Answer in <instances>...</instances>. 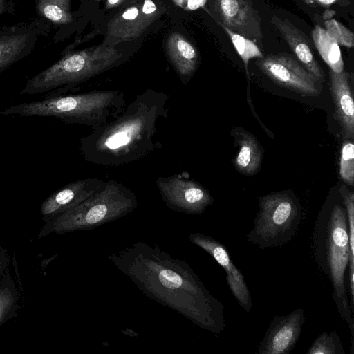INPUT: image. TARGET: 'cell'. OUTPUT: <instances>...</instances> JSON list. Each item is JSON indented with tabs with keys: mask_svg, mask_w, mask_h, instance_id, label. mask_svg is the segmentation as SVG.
Listing matches in <instances>:
<instances>
[{
	"mask_svg": "<svg viewBox=\"0 0 354 354\" xmlns=\"http://www.w3.org/2000/svg\"><path fill=\"white\" fill-rule=\"evenodd\" d=\"M125 104V95L121 91H92L66 95H48L39 101L9 106L0 114L54 117L68 124L88 126L92 131L111 121V118L117 117Z\"/></svg>",
	"mask_w": 354,
	"mask_h": 354,
	"instance_id": "obj_4",
	"label": "cell"
},
{
	"mask_svg": "<svg viewBox=\"0 0 354 354\" xmlns=\"http://www.w3.org/2000/svg\"><path fill=\"white\" fill-rule=\"evenodd\" d=\"M106 181L97 178L79 179L65 185L41 205L40 212L47 222L75 207L99 189Z\"/></svg>",
	"mask_w": 354,
	"mask_h": 354,
	"instance_id": "obj_15",
	"label": "cell"
},
{
	"mask_svg": "<svg viewBox=\"0 0 354 354\" xmlns=\"http://www.w3.org/2000/svg\"><path fill=\"white\" fill-rule=\"evenodd\" d=\"M19 299L16 283L7 268L0 277V326L17 315Z\"/></svg>",
	"mask_w": 354,
	"mask_h": 354,
	"instance_id": "obj_23",
	"label": "cell"
},
{
	"mask_svg": "<svg viewBox=\"0 0 354 354\" xmlns=\"http://www.w3.org/2000/svg\"><path fill=\"white\" fill-rule=\"evenodd\" d=\"M259 68L275 84L304 96L320 94L313 75L293 56L286 53L268 55L257 61Z\"/></svg>",
	"mask_w": 354,
	"mask_h": 354,
	"instance_id": "obj_9",
	"label": "cell"
},
{
	"mask_svg": "<svg viewBox=\"0 0 354 354\" xmlns=\"http://www.w3.org/2000/svg\"><path fill=\"white\" fill-rule=\"evenodd\" d=\"M9 261L8 251L3 247L0 246V277L8 268Z\"/></svg>",
	"mask_w": 354,
	"mask_h": 354,
	"instance_id": "obj_30",
	"label": "cell"
},
{
	"mask_svg": "<svg viewBox=\"0 0 354 354\" xmlns=\"http://www.w3.org/2000/svg\"><path fill=\"white\" fill-rule=\"evenodd\" d=\"M168 57L180 77L182 82L186 84L187 79L196 70L198 55L195 47L181 34H171L166 42Z\"/></svg>",
	"mask_w": 354,
	"mask_h": 354,
	"instance_id": "obj_19",
	"label": "cell"
},
{
	"mask_svg": "<svg viewBox=\"0 0 354 354\" xmlns=\"http://www.w3.org/2000/svg\"><path fill=\"white\" fill-rule=\"evenodd\" d=\"M123 57L122 51L104 44L80 51H64L57 62L29 79L19 94L66 91L115 67Z\"/></svg>",
	"mask_w": 354,
	"mask_h": 354,
	"instance_id": "obj_6",
	"label": "cell"
},
{
	"mask_svg": "<svg viewBox=\"0 0 354 354\" xmlns=\"http://www.w3.org/2000/svg\"><path fill=\"white\" fill-rule=\"evenodd\" d=\"M221 25L251 40L263 38L261 17L249 0H216Z\"/></svg>",
	"mask_w": 354,
	"mask_h": 354,
	"instance_id": "obj_14",
	"label": "cell"
},
{
	"mask_svg": "<svg viewBox=\"0 0 354 354\" xmlns=\"http://www.w3.org/2000/svg\"><path fill=\"white\" fill-rule=\"evenodd\" d=\"M189 240L209 254L224 269L227 285L238 304L250 312L252 297L244 276L233 263L226 248L214 238L199 232H191Z\"/></svg>",
	"mask_w": 354,
	"mask_h": 354,
	"instance_id": "obj_12",
	"label": "cell"
},
{
	"mask_svg": "<svg viewBox=\"0 0 354 354\" xmlns=\"http://www.w3.org/2000/svg\"><path fill=\"white\" fill-rule=\"evenodd\" d=\"M47 33L35 19L0 29V73L28 55L34 49L39 35Z\"/></svg>",
	"mask_w": 354,
	"mask_h": 354,
	"instance_id": "obj_11",
	"label": "cell"
},
{
	"mask_svg": "<svg viewBox=\"0 0 354 354\" xmlns=\"http://www.w3.org/2000/svg\"><path fill=\"white\" fill-rule=\"evenodd\" d=\"M137 207L135 192L122 183L109 180L75 207L48 221L39 236L90 230L122 218Z\"/></svg>",
	"mask_w": 354,
	"mask_h": 354,
	"instance_id": "obj_5",
	"label": "cell"
},
{
	"mask_svg": "<svg viewBox=\"0 0 354 354\" xmlns=\"http://www.w3.org/2000/svg\"><path fill=\"white\" fill-rule=\"evenodd\" d=\"M307 354H345L341 338L336 331L322 333L313 342Z\"/></svg>",
	"mask_w": 354,
	"mask_h": 354,
	"instance_id": "obj_25",
	"label": "cell"
},
{
	"mask_svg": "<svg viewBox=\"0 0 354 354\" xmlns=\"http://www.w3.org/2000/svg\"><path fill=\"white\" fill-rule=\"evenodd\" d=\"M169 96L147 88L113 120L92 130L80 140L84 159L92 164L118 167L140 160L151 153L157 144L154 136L160 118H167Z\"/></svg>",
	"mask_w": 354,
	"mask_h": 354,
	"instance_id": "obj_2",
	"label": "cell"
},
{
	"mask_svg": "<svg viewBox=\"0 0 354 354\" xmlns=\"http://www.w3.org/2000/svg\"><path fill=\"white\" fill-rule=\"evenodd\" d=\"M305 322L304 310L276 315L268 326L258 348V354H289L295 348Z\"/></svg>",
	"mask_w": 354,
	"mask_h": 354,
	"instance_id": "obj_13",
	"label": "cell"
},
{
	"mask_svg": "<svg viewBox=\"0 0 354 354\" xmlns=\"http://www.w3.org/2000/svg\"><path fill=\"white\" fill-rule=\"evenodd\" d=\"M326 31L339 45L352 48L354 46L353 33L340 22L335 20H326L324 22Z\"/></svg>",
	"mask_w": 354,
	"mask_h": 354,
	"instance_id": "obj_27",
	"label": "cell"
},
{
	"mask_svg": "<svg viewBox=\"0 0 354 354\" xmlns=\"http://www.w3.org/2000/svg\"><path fill=\"white\" fill-rule=\"evenodd\" d=\"M230 37L236 52L242 59L248 76V63L253 58H263L264 56L259 48L251 39L233 32L225 26L221 25Z\"/></svg>",
	"mask_w": 354,
	"mask_h": 354,
	"instance_id": "obj_24",
	"label": "cell"
},
{
	"mask_svg": "<svg viewBox=\"0 0 354 354\" xmlns=\"http://www.w3.org/2000/svg\"><path fill=\"white\" fill-rule=\"evenodd\" d=\"M341 0H303L308 5H316L318 6L327 7L334 3H339Z\"/></svg>",
	"mask_w": 354,
	"mask_h": 354,
	"instance_id": "obj_31",
	"label": "cell"
},
{
	"mask_svg": "<svg viewBox=\"0 0 354 354\" xmlns=\"http://www.w3.org/2000/svg\"><path fill=\"white\" fill-rule=\"evenodd\" d=\"M249 242L262 249L286 245L296 234L301 218V208L291 193L279 192L262 196Z\"/></svg>",
	"mask_w": 354,
	"mask_h": 354,
	"instance_id": "obj_7",
	"label": "cell"
},
{
	"mask_svg": "<svg viewBox=\"0 0 354 354\" xmlns=\"http://www.w3.org/2000/svg\"><path fill=\"white\" fill-rule=\"evenodd\" d=\"M145 295L213 333L225 328L224 307L190 266L157 245L136 242L108 256Z\"/></svg>",
	"mask_w": 354,
	"mask_h": 354,
	"instance_id": "obj_1",
	"label": "cell"
},
{
	"mask_svg": "<svg viewBox=\"0 0 354 354\" xmlns=\"http://www.w3.org/2000/svg\"><path fill=\"white\" fill-rule=\"evenodd\" d=\"M95 1H97V2H98V1H100V0H95Z\"/></svg>",
	"mask_w": 354,
	"mask_h": 354,
	"instance_id": "obj_33",
	"label": "cell"
},
{
	"mask_svg": "<svg viewBox=\"0 0 354 354\" xmlns=\"http://www.w3.org/2000/svg\"><path fill=\"white\" fill-rule=\"evenodd\" d=\"M14 0H0V18L14 12Z\"/></svg>",
	"mask_w": 354,
	"mask_h": 354,
	"instance_id": "obj_29",
	"label": "cell"
},
{
	"mask_svg": "<svg viewBox=\"0 0 354 354\" xmlns=\"http://www.w3.org/2000/svg\"><path fill=\"white\" fill-rule=\"evenodd\" d=\"M160 12L152 0L128 7L118 12L108 24L104 44L118 43L138 38L158 19Z\"/></svg>",
	"mask_w": 354,
	"mask_h": 354,
	"instance_id": "obj_10",
	"label": "cell"
},
{
	"mask_svg": "<svg viewBox=\"0 0 354 354\" xmlns=\"http://www.w3.org/2000/svg\"><path fill=\"white\" fill-rule=\"evenodd\" d=\"M348 72L330 70V91L334 104V118L338 122L344 139L354 140V102Z\"/></svg>",
	"mask_w": 354,
	"mask_h": 354,
	"instance_id": "obj_16",
	"label": "cell"
},
{
	"mask_svg": "<svg viewBox=\"0 0 354 354\" xmlns=\"http://www.w3.org/2000/svg\"><path fill=\"white\" fill-rule=\"evenodd\" d=\"M231 134L239 146L234 159L236 171L247 176L256 174L263 158V151L256 137L240 127L233 129Z\"/></svg>",
	"mask_w": 354,
	"mask_h": 354,
	"instance_id": "obj_18",
	"label": "cell"
},
{
	"mask_svg": "<svg viewBox=\"0 0 354 354\" xmlns=\"http://www.w3.org/2000/svg\"><path fill=\"white\" fill-rule=\"evenodd\" d=\"M72 0H34L38 21L46 32L48 26H66L73 21Z\"/></svg>",
	"mask_w": 354,
	"mask_h": 354,
	"instance_id": "obj_20",
	"label": "cell"
},
{
	"mask_svg": "<svg viewBox=\"0 0 354 354\" xmlns=\"http://www.w3.org/2000/svg\"><path fill=\"white\" fill-rule=\"evenodd\" d=\"M156 184L162 201L173 211L198 215L214 202L207 189L183 174L159 176Z\"/></svg>",
	"mask_w": 354,
	"mask_h": 354,
	"instance_id": "obj_8",
	"label": "cell"
},
{
	"mask_svg": "<svg viewBox=\"0 0 354 354\" xmlns=\"http://www.w3.org/2000/svg\"><path fill=\"white\" fill-rule=\"evenodd\" d=\"M315 46L320 56L330 70L335 73L344 71V62L339 45L319 26H316L312 31Z\"/></svg>",
	"mask_w": 354,
	"mask_h": 354,
	"instance_id": "obj_22",
	"label": "cell"
},
{
	"mask_svg": "<svg viewBox=\"0 0 354 354\" xmlns=\"http://www.w3.org/2000/svg\"><path fill=\"white\" fill-rule=\"evenodd\" d=\"M172 2L186 11H193L204 6L207 0H171Z\"/></svg>",
	"mask_w": 354,
	"mask_h": 354,
	"instance_id": "obj_28",
	"label": "cell"
},
{
	"mask_svg": "<svg viewBox=\"0 0 354 354\" xmlns=\"http://www.w3.org/2000/svg\"><path fill=\"white\" fill-rule=\"evenodd\" d=\"M271 21L286 40L296 59L317 82H323L324 73L314 57L305 35L286 19L273 16Z\"/></svg>",
	"mask_w": 354,
	"mask_h": 354,
	"instance_id": "obj_17",
	"label": "cell"
},
{
	"mask_svg": "<svg viewBox=\"0 0 354 354\" xmlns=\"http://www.w3.org/2000/svg\"><path fill=\"white\" fill-rule=\"evenodd\" d=\"M339 176L348 185H354V145L352 140L344 139L340 151Z\"/></svg>",
	"mask_w": 354,
	"mask_h": 354,
	"instance_id": "obj_26",
	"label": "cell"
},
{
	"mask_svg": "<svg viewBox=\"0 0 354 354\" xmlns=\"http://www.w3.org/2000/svg\"><path fill=\"white\" fill-rule=\"evenodd\" d=\"M339 194L345 206L348 228L350 257L346 275V286L350 296V306L354 309V192L341 185Z\"/></svg>",
	"mask_w": 354,
	"mask_h": 354,
	"instance_id": "obj_21",
	"label": "cell"
},
{
	"mask_svg": "<svg viewBox=\"0 0 354 354\" xmlns=\"http://www.w3.org/2000/svg\"><path fill=\"white\" fill-rule=\"evenodd\" d=\"M313 253L318 268L329 279L332 298L337 311L348 325L351 335V354L354 353V320L346 286L350 257L348 228L345 206L342 201L320 212L314 225Z\"/></svg>",
	"mask_w": 354,
	"mask_h": 354,
	"instance_id": "obj_3",
	"label": "cell"
},
{
	"mask_svg": "<svg viewBox=\"0 0 354 354\" xmlns=\"http://www.w3.org/2000/svg\"><path fill=\"white\" fill-rule=\"evenodd\" d=\"M124 0H106L105 7L106 9H111L120 6Z\"/></svg>",
	"mask_w": 354,
	"mask_h": 354,
	"instance_id": "obj_32",
	"label": "cell"
}]
</instances>
